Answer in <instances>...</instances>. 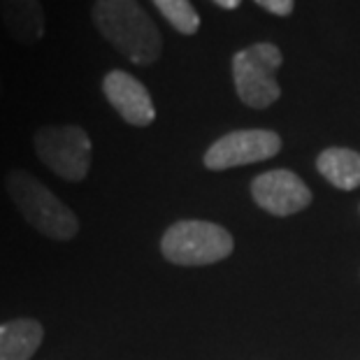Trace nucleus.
<instances>
[{
	"instance_id": "7ed1b4c3",
	"label": "nucleus",
	"mask_w": 360,
	"mask_h": 360,
	"mask_svg": "<svg viewBox=\"0 0 360 360\" xmlns=\"http://www.w3.org/2000/svg\"><path fill=\"white\" fill-rule=\"evenodd\" d=\"M233 235L210 221H177L160 240L165 260L181 267L219 263L233 254Z\"/></svg>"
},
{
	"instance_id": "9d476101",
	"label": "nucleus",
	"mask_w": 360,
	"mask_h": 360,
	"mask_svg": "<svg viewBox=\"0 0 360 360\" xmlns=\"http://www.w3.org/2000/svg\"><path fill=\"white\" fill-rule=\"evenodd\" d=\"M44 340V328L35 319H12L0 323V360H30Z\"/></svg>"
},
{
	"instance_id": "ddd939ff",
	"label": "nucleus",
	"mask_w": 360,
	"mask_h": 360,
	"mask_svg": "<svg viewBox=\"0 0 360 360\" xmlns=\"http://www.w3.org/2000/svg\"><path fill=\"white\" fill-rule=\"evenodd\" d=\"M256 3L263 7V10L277 14V17H288L293 12L295 0H256Z\"/></svg>"
},
{
	"instance_id": "423d86ee",
	"label": "nucleus",
	"mask_w": 360,
	"mask_h": 360,
	"mask_svg": "<svg viewBox=\"0 0 360 360\" xmlns=\"http://www.w3.org/2000/svg\"><path fill=\"white\" fill-rule=\"evenodd\" d=\"M281 149V137L274 130H233L207 149L205 165L210 170H231V167L260 163L277 156Z\"/></svg>"
},
{
	"instance_id": "6e6552de",
	"label": "nucleus",
	"mask_w": 360,
	"mask_h": 360,
	"mask_svg": "<svg viewBox=\"0 0 360 360\" xmlns=\"http://www.w3.org/2000/svg\"><path fill=\"white\" fill-rule=\"evenodd\" d=\"M103 94L114 110L119 112V117L130 126L144 128L154 124L156 119V107L151 101L147 86L135 79L133 75L124 70H112L105 75L103 79Z\"/></svg>"
},
{
	"instance_id": "0eeeda50",
	"label": "nucleus",
	"mask_w": 360,
	"mask_h": 360,
	"mask_svg": "<svg viewBox=\"0 0 360 360\" xmlns=\"http://www.w3.org/2000/svg\"><path fill=\"white\" fill-rule=\"evenodd\" d=\"M251 195L260 210L274 217H290L311 202V191L290 170H270L251 181Z\"/></svg>"
},
{
	"instance_id": "9b49d317",
	"label": "nucleus",
	"mask_w": 360,
	"mask_h": 360,
	"mask_svg": "<svg viewBox=\"0 0 360 360\" xmlns=\"http://www.w3.org/2000/svg\"><path fill=\"white\" fill-rule=\"evenodd\" d=\"M316 167L323 177L340 191H354L360 186V154L358 151L330 147L321 151Z\"/></svg>"
},
{
	"instance_id": "20e7f679",
	"label": "nucleus",
	"mask_w": 360,
	"mask_h": 360,
	"mask_svg": "<svg viewBox=\"0 0 360 360\" xmlns=\"http://www.w3.org/2000/svg\"><path fill=\"white\" fill-rule=\"evenodd\" d=\"M281 49L272 42H258L233 56V77L237 96L251 110H265L279 101L281 89L277 70L281 65Z\"/></svg>"
},
{
	"instance_id": "2eb2a0df",
	"label": "nucleus",
	"mask_w": 360,
	"mask_h": 360,
	"mask_svg": "<svg viewBox=\"0 0 360 360\" xmlns=\"http://www.w3.org/2000/svg\"><path fill=\"white\" fill-rule=\"evenodd\" d=\"M0 96H3V77H0Z\"/></svg>"
},
{
	"instance_id": "4468645a",
	"label": "nucleus",
	"mask_w": 360,
	"mask_h": 360,
	"mask_svg": "<svg viewBox=\"0 0 360 360\" xmlns=\"http://www.w3.org/2000/svg\"><path fill=\"white\" fill-rule=\"evenodd\" d=\"M214 3H217L219 7H224V10H237L242 0H214Z\"/></svg>"
},
{
	"instance_id": "1a4fd4ad",
	"label": "nucleus",
	"mask_w": 360,
	"mask_h": 360,
	"mask_svg": "<svg viewBox=\"0 0 360 360\" xmlns=\"http://www.w3.org/2000/svg\"><path fill=\"white\" fill-rule=\"evenodd\" d=\"M0 19L14 42L33 47L47 35V19L40 0H0Z\"/></svg>"
},
{
	"instance_id": "f8f14e48",
	"label": "nucleus",
	"mask_w": 360,
	"mask_h": 360,
	"mask_svg": "<svg viewBox=\"0 0 360 360\" xmlns=\"http://www.w3.org/2000/svg\"><path fill=\"white\" fill-rule=\"evenodd\" d=\"M154 5L167 19V24L179 30L181 35H193L200 28V17L193 10L191 0H154Z\"/></svg>"
},
{
	"instance_id": "f03ea898",
	"label": "nucleus",
	"mask_w": 360,
	"mask_h": 360,
	"mask_svg": "<svg viewBox=\"0 0 360 360\" xmlns=\"http://www.w3.org/2000/svg\"><path fill=\"white\" fill-rule=\"evenodd\" d=\"M5 191L21 217L49 240L68 242L79 233L75 212L30 172L12 170L5 179Z\"/></svg>"
},
{
	"instance_id": "f257e3e1",
	"label": "nucleus",
	"mask_w": 360,
	"mask_h": 360,
	"mask_svg": "<svg viewBox=\"0 0 360 360\" xmlns=\"http://www.w3.org/2000/svg\"><path fill=\"white\" fill-rule=\"evenodd\" d=\"M96 28L135 65H151L163 53L160 30L137 0H96L91 10Z\"/></svg>"
},
{
	"instance_id": "39448f33",
	"label": "nucleus",
	"mask_w": 360,
	"mask_h": 360,
	"mask_svg": "<svg viewBox=\"0 0 360 360\" xmlns=\"http://www.w3.org/2000/svg\"><path fill=\"white\" fill-rule=\"evenodd\" d=\"M35 154L56 177L84 181L91 170L94 144L79 126H44L33 137Z\"/></svg>"
}]
</instances>
